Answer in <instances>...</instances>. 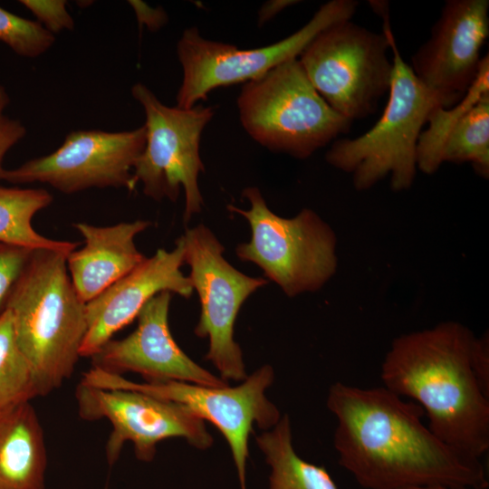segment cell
Masks as SVG:
<instances>
[{
  "label": "cell",
  "instance_id": "cell-1",
  "mask_svg": "<svg viewBox=\"0 0 489 489\" xmlns=\"http://www.w3.org/2000/svg\"><path fill=\"white\" fill-rule=\"evenodd\" d=\"M326 405L337 419L333 445L339 464L361 487H488L480 458L440 440L424 425L418 404L386 387L336 382Z\"/></svg>",
  "mask_w": 489,
  "mask_h": 489
},
{
  "label": "cell",
  "instance_id": "cell-2",
  "mask_svg": "<svg viewBox=\"0 0 489 489\" xmlns=\"http://www.w3.org/2000/svg\"><path fill=\"white\" fill-rule=\"evenodd\" d=\"M475 339L455 321L401 334L384 357L380 378L423 408L440 440L481 458L489 450V396L473 370Z\"/></svg>",
  "mask_w": 489,
  "mask_h": 489
},
{
  "label": "cell",
  "instance_id": "cell-3",
  "mask_svg": "<svg viewBox=\"0 0 489 489\" xmlns=\"http://www.w3.org/2000/svg\"><path fill=\"white\" fill-rule=\"evenodd\" d=\"M67 256L34 249L7 307L37 396L58 388L71 377L87 331L86 303L72 286Z\"/></svg>",
  "mask_w": 489,
  "mask_h": 489
},
{
  "label": "cell",
  "instance_id": "cell-4",
  "mask_svg": "<svg viewBox=\"0 0 489 489\" xmlns=\"http://www.w3.org/2000/svg\"><path fill=\"white\" fill-rule=\"evenodd\" d=\"M380 16L393 56L386 108L369 131L354 139L333 141L325 159L350 174L358 191L370 189L389 177L390 188L401 192L414 184L422 128L431 111L440 106L403 60L391 31L388 12Z\"/></svg>",
  "mask_w": 489,
  "mask_h": 489
},
{
  "label": "cell",
  "instance_id": "cell-5",
  "mask_svg": "<svg viewBox=\"0 0 489 489\" xmlns=\"http://www.w3.org/2000/svg\"><path fill=\"white\" fill-rule=\"evenodd\" d=\"M243 128L271 151L304 159L350 130L309 81L298 58L247 82L237 97Z\"/></svg>",
  "mask_w": 489,
  "mask_h": 489
},
{
  "label": "cell",
  "instance_id": "cell-6",
  "mask_svg": "<svg viewBox=\"0 0 489 489\" xmlns=\"http://www.w3.org/2000/svg\"><path fill=\"white\" fill-rule=\"evenodd\" d=\"M243 196L250 203L248 210L227 206L244 216L251 228L250 241L236 246L237 257L260 267L288 297L321 289L338 267L332 227L310 208L291 218L279 216L255 187L244 188Z\"/></svg>",
  "mask_w": 489,
  "mask_h": 489
},
{
  "label": "cell",
  "instance_id": "cell-7",
  "mask_svg": "<svg viewBox=\"0 0 489 489\" xmlns=\"http://www.w3.org/2000/svg\"><path fill=\"white\" fill-rule=\"evenodd\" d=\"M389 40L350 20L317 34L300 54L309 81L337 112L350 120L374 113L388 92L393 62Z\"/></svg>",
  "mask_w": 489,
  "mask_h": 489
},
{
  "label": "cell",
  "instance_id": "cell-8",
  "mask_svg": "<svg viewBox=\"0 0 489 489\" xmlns=\"http://www.w3.org/2000/svg\"><path fill=\"white\" fill-rule=\"evenodd\" d=\"M358 2L332 0L322 5L301 29L273 44L238 47L204 38L197 27L186 29L177 44L183 78L177 107L191 109L219 87L247 82L264 75L286 61L299 58L306 46L325 28L350 20Z\"/></svg>",
  "mask_w": 489,
  "mask_h": 489
},
{
  "label": "cell",
  "instance_id": "cell-9",
  "mask_svg": "<svg viewBox=\"0 0 489 489\" xmlns=\"http://www.w3.org/2000/svg\"><path fill=\"white\" fill-rule=\"evenodd\" d=\"M131 94L146 117V142L133 168L135 182H140L143 193L156 201L165 197L176 201L183 188L187 223L203 206L197 178L205 168L199 148L214 110L202 105L167 106L141 82L132 86Z\"/></svg>",
  "mask_w": 489,
  "mask_h": 489
},
{
  "label": "cell",
  "instance_id": "cell-10",
  "mask_svg": "<svg viewBox=\"0 0 489 489\" xmlns=\"http://www.w3.org/2000/svg\"><path fill=\"white\" fill-rule=\"evenodd\" d=\"M273 379L274 371L270 365L257 369L238 386L221 388L175 380L137 383L98 367L85 374V382L90 386L142 392L180 404L203 420L211 422L228 443L240 489H246L248 437L254 425L269 430L281 418L278 408L265 396Z\"/></svg>",
  "mask_w": 489,
  "mask_h": 489
},
{
  "label": "cell",
  "instance_id": "cell-11",
  "mask_svg": "<svg viewBox=\"0 0 489 489\" xmlns=\"http://www.w3.org/2000/svg\"><path fill=\"white\" fill-rule=\"evenodd\" d=\"M184 263L200 302V316L194 330L199 338H208L206 359L224 380H244L247 376L242 350L234 340V326L241 306L257 289L268 283L235 269L223 255L224 246L205 225L187 229L180 236Z\"/></svg>",
  "mask_w": 489,
  "mask_h": 489
},
{
  "label": "cell",
  "instance_id": "cell-12",
  "mask_svg": "<svg viewBox=\"0 0 489 489\" xmlns=\"http://www.w3.org/2000/svg\"><path fill=\"white\" fill-rule=\"evenodd\" d=\"M146 142L145 126L132 130H75L53 152L4 170L10 184H47L64 194L89 188L116 187L133 191L135 163Z\"/></svg>",
  "mask_w": 489,
  "mask_h": 489
},
{
  "label": "cell",
  "instance_id": "cell-13",
  "mask_svg": "<svg viewBox=\"0 0 489 489\" xmlns=\"http://www.w3.org/2000/svg\"><path fill=\"white\" fill-rule=\"evenodd\" d=\"M79 414L86 420L106 418L112 432L106 456L113 465L123 445L131 442L136 456L151 461L157 445L171 437L185 438L198 449L211 446L213 437L205 422L187 408L153 396L126 389H108L82 382L76 390Z\"/></svg>",
  "mask_w": 489,
  "mask_h": 489
},
{
  "label": "cell",
  "instance_id": "cell-14",
  "mask_svg": "<svg viewBox=\"0 0 489 489\" xmlns=\"http://www.w3.org/2000/svg\"><path fill=\"white\" fill-rule=\"evenodd\" d=\"M488 0H448L409 67L439 106L457 104L475 81L489 35Z\"/></svg>",
  "mask_w": 489,
  "mask_h": 489
},
{
  "label": "cell",
  "instance_id": "cell-15",
  "mask_svg": "<svg viewBox=\"0 0 489 489\" xmlns=\"http://www.w3.org/2000/svg\"><path fill=\"white\" fill-rule=\"evenodd\" d=\"M172 293L161 292L138 315V326L121 340H109L94 356L95 367L106 371H133L147 382L182 381L221 388L227 382L191 360L177 344L168 326Z\"/></svg>",
  "mask_w": 489,
  "mask_h": 489
},
{
  "label": "cell",
  "instance_id": "cell-16",
  "mask_svg": "<svg viewBox=\"0 0 489 489\" xmlns=\"http://www.w3.org/2000/svg\"><path fill=\"white\" fill-rule=\"evenodd\" d=\"M183 264L184 246L178 237L173 250L158 249L87 302V331L80 355L94 356L118 331L137 318L144 305L158 293L169 292L189 298L194 289L188 276L181 271Z\"/></svg>",
  "mask_w": 489,
  "mask_h": 489
},
{
  "label": "cell",
  "instance_id": "cell-17",
  "mask_svg": "<svg viewBox=\"0 0 489 489\" xmlns=\"http://www.w3.org/2000/svg\"><path fill=\"white\" fill-rule=\"evenodd\" d=\"M421 132L417 169L434 174L445 162L469 163L484 178L489 177V59L482 58L478 75L455 106L434 109Z\"/></svg>",
  "mask_w": 489,
  "mask_h": 489
},
{
  "label": "cell",
  "instance_id": "cell-18",
  "mask_svg": "<svg viewBox=\"0 0 489 489\" xmlns=\"http://www.w3.org/2000/svg\"><path fill=\"white\" fill-rule=\"evenodd\" d=\"M151 223L147 220L97 226L73 224L84 239L82 248L66 259L70 279L79 298L87 303L139 266L146 256L135 244V237Z\"/></svg>",
  "mask_w": 489,
  "mask_h": 489
},
{
  "label": "cell",
  "instance_id": "cell-19",
  "mask_svg": "<svg viewBox=\"0 0 489 489\" xmlns=\"http://www.w3.org/2000/svg\"><path fill=\"white\" fill-rule=\"evenodd\" d=\"M43 433L29 402L0 412V489H45Z\"/></svg>",
  "mask_w": 489,
  "mask_h": 489
},
{
  "label": "cell",
  "instance_id": "cell-20",
  "mask_svg": "<svg viewBox=\"0 0 489 489\" xmlns=\"http://www.w3.org/2000/svg\"><path fill=\"white\" fill-rule=\"evenodd\" d=\"M255 442L271 467L269 489H338L323 466L297 455L287 414L273 428L255 436Z\"/></svg>",
  "mask_w": 489,
  "mask_h": 489
},
{
  "label": "cell",
  "instance_id": "cell-21",
  "mask_svg": "<svg viewBox=\"0 0 489 489\" xmlns=\"http://www.w3.org/2000/svg\"><path fill=\"white\" fill-rule=\"evenodd\" d=\"M52 202V195L44 188L0 187V242L69 255L79 243L48 238L33 226L34 216Z\"/></svg>",
  "mask_w": 489,
  "mask_h": 489
},
{
  "label": "cell",
  "instance_id": "cell-22",
  "mask_svg": "<svg viewBox=\"0 0 489 489\" xmlns=\"http://www.w3.org/2000/svg\"><path fill=\"white\" fill-rule=\"evenodd\" d=\"M37 397L34 375L15 339L13 316H0V412Z\"/></svg>",
  "mask_w": 489,
  "mask_h": 489
},
{
  "label": "cell",
  "instance_id": "cell-23",
  "mask_svg": "<svg viewBox=\"0 0 489 489\" xmlns=\"http://www.w3.org/2000/svg\"><path fill=\"white\" fill-rule=\"evenodd\" d=\"M0 41L19 56L35 58L53 46L55 36L37 21L24 18L0 7Z\"/></svg>",
  "mask_w": 489,
  "mask_h": 489
},
{
  "label": "cell",
  "instance_id": "cell-24",
  "mask_svg": "<svg viewBox=\"0 0 489 489\" xmlns=\"http://www.w3.org/2000/svg\"><path fill=\"white\" fill-rule=\"evenodd\" d=\"M34 250L0 242V316L7 310L14 287Z\"/></svg>",
  "mask_w": 489,
  "mask_h": 489
},
{
  "label": "cell",
  "instance_id": "cell-25",
  "mask_svg": "<svg viewBox=\"0 0 489 489\" xmlns=\"http://www.w3.org/2000/svg\"><path fill=\"white\" fill-rule=\"evenodd\" d=\"M48 32L58 34L63 30H73L72 16L68 12L65 0H20Z\"/></svg>",
  "mask_w": 489,
  "mask_h": 489
},
{
  "label": "cell",
  "instance_id": "cell-26",
  "mask_svg": "<svg viewBox=\"0 0 489 489\" xmlns=\"http://www.w3.org/2000/svg\"><path fill=\"white\" fill-rule=\"evenodd\" d=\"M9 103L10 97L5 86L0 84V180L5 170L3 161L6 153L27 133L26 127L19 120L5 113Z\"/></svg>",
  "mask_w": 489,
  "mask_h": 489
},
{
  "label": "cell",
  "instance_id": "cell-27",
  "mask_svg": "<svg viewBox=\"0 0 489 489\" xmlns=\"http://www.w3.org/2000/svg\"><path fill=\"white\" fill-rule=\"evenodd\" d=\"M472 367L483 391L489 396V338L488 332L475 337L472 351Z\"/></svg>",
  "mask_w": 489,
  "mask_h": 489
},
{
  "label": "cell",
  "instance_id": "cell-28",
  "mask_svg": "<svg viewBox=\"0 0 489 489\" xmlns=\"http://www.w3.org/2000/svg\"><path fill=\"white\" fill-rule=\"evenodd\" d=\"M139 26H146L149 31L155 32L163 27L168 20L166 11L161 7H151L143 1L129 0Z\"/></svg>",
  "mask_w": 489,
  "mask_h": 489
},
{
  "label": "cell",
  "instance_id": "cell-29",
  "mask_svg": "<svg viewBox=\"0 0 489 489\" xmlns=\"http://www.w3.org/2000/svg\"><path fill=\"white\" fill-rule=\"evenodd\" d=\"M299 1L294 0H272L264 3L258 11V25L262 26L283 9L295 5Z\"/></svg>",
  "mask_w": 489,
  "mask_h": 489
},
{
  "label": "cell",
  "instance_id": "cell-30",
  "mask_svg": "<svg viewBox=\"0 0 489 489\" xmlns=\"http://www.w3.org/2000/svg\"><path fill=\"white\" fill-rule=\"evenodd\" d=\"M406 489H469L466 487H451L442 484H431V485H422V486H414Z\"/></svg>",
  "mask_w": 489,
  "mask_h": 489
}]
</instances>
